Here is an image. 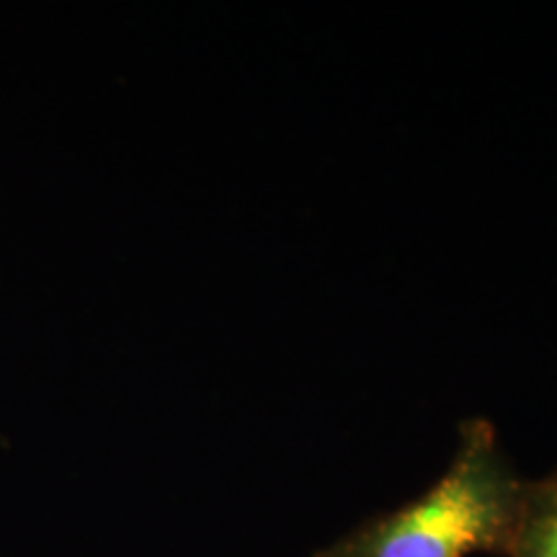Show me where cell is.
<instances>
[{"label":"cell","instance_id":"6da1fadb","mask_svg":"<svg viewBox=\"0 0 557 557\" xmlns=\"http://www.w3.org/2000/svg\"><path fill=\"white\" fill-rule=\"evenodd\" d=\"M457 434L447 470L421 496L374 513L312 557H506L527 478L487 418H468Z\"/></svg>","mask_w":557,"mask_h":557},{"label":"cell","instance_id":"7a4b0ae2","mask_svg":"<svg viewBox=\"0 0 557 557\" xmlns=\"http://www.w3.org/2000/svg\"><path fill=\"white\" fill-rule=\"evenodd\" d=\"M506 557H557V465L547 475L527 480Z\"/></svg>","mask_w":557,"mask_h":557}]
</instances>
